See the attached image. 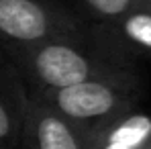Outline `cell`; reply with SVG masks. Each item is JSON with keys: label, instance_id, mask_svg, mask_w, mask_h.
I'll return each instance as SVG.
<instances>
[{"label": "cell", "instance_id": "1", "mask_svg": "<svg viewBox=\"0 0 151 149\" xmlns=\"http://www.w3.org/2000/svg\"><path fill=\"white\" fill-rule=\"evenodd\" d=\"M0 47L25 78L29 90H53L92 78L137 72V61L102 39L92 27L82 35Z\"/></svg>", "mask_w": 151, "mask_h": 149}, {"label": "cell", "instance_id": "2", "mask_svg": "<svg viewBox=\"0 0 151 149\" xmlns=\"http://www.w3.org/2000/svg\"><path fill=\"white\" fill-rule=\"evenodd\" d=\"M31 94L90 135L94 129L137 108L141 80L137 72H125L53 90H31Z\"/></svg>", "mask_w": 151, "mask_h": 149}, {"label": "cell", "instance_id": "3", "mask_svg": "<svg viewBox=\"0 0 151 149\" xmlns=\"http://www.w3.org/2000/svg\"><path fill=\"white\" fill-rule=\"evenodd\" d=\"M90 23L59 0H0V45L82 35Z\"/></svg>", "mask_w": 151, "mask_h": 149}, {"label": "cell", "instance_id": "4", "mask_svg": "<svg viewBox=\"0 0 151 149\" xmlns=\"http://www.w3.org/2000/svg\"><path fill=\"white\" fill-rule=\"evenodd\" d=\"M21 149H90L88 133L31 94Z\"/></svg>", "mask_w": 151, "mask_h": 149}, {"label": "cell", "instance_id": "5", "mask_svg": "<svg viewBox=\"0 0 151 149\" xmlns=\"http://www.w3.org/2000/svg\"><path fill=\"white\" fill-rule=\"evenodd\" d=\"M31 90L0 47V147L21 149Z\"/></svg>", "mask_w": 151, "mask_h": 149}, {"label": "cell", "instance_id": "6", "mask_svg": "<svg viewBox=\"0 0 151 149\" xmlns=\"http://www.w3.org/2000/svg\"><path fill=\"white\" fill-rule=\"evenodd\" d=\"M90 27L131 59H151V4L141 2L112 23Z\"/></svg>", "mask_w": 151, "mask_h": 149}, {"label": "cell", "instance_id": "7", "mask_svg": "<svg viewBox=\"0 0 151 149\" xmlns=\"http://www.w3.org/2000/svg\"><path fill=\"white\" fill-rule=\"evenodd\" d=\"M90 149H151V117L133 108L88 135Z\"/></svg>", "mask_w": 151, "mask_h": 149}, {"label": "cell", "instance_id": "8", "mask_svg": "<svg viewBox=\"0 0 151 149\" xmlns=\"http://www.w3.org/2000/svg\"><path fill=\"white\" fill-rule=\"evenodd\" d=\"M90 17V25H106L137 8L143 0H74Z\"/></svg>", "mask_w": 151, "mask_h": 149}, {"label": "cell", "instance_id": "9", "mask_svg": "<svg viewBox=\"0 0 151 149\" xmlns=\"http://www.w3.org/2000/svg\"><path fill=\"white\" fill-rule=\"evenodd\" d=\"M143 2H145V4H151V0H143Z\"/></svg>", "mask_w": 151, "mask_h": 149}, {"label": "cell", "instance_id": "10", "mask_svg": "<svg viewBox=\"0 0 151 149\" xmlns=\"http://www.w3.org/2000/svg\"><path fill=\"white\" fill-rule=\"evenodd\" d=\"M0 149H4V147H0Z\"/></svg>", "mask_w": 151, "mask_h": 149}]
</instances>
